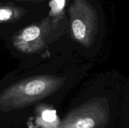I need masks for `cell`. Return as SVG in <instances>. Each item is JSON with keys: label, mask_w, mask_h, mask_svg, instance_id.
Returning a JSON list of instances; mask_svg holds the SVG:
<instances>
[{"label": "cell", "mask_w": 129, "mask_h": 128, "mask_svg": "<svg viewBox=\"0 0 129 128\" xmlns=\"http://www.w3.org/2000/svg\"><path fill=\"white\" fill-rule=\"evenodd\" d=\"M58 8L60 9H62L64 6L65 4V0H55Z\"/></svg>", "instance_id": "obj_6"}, {"label": "cell", "mask_w": 129, "mask_h": 128, "mask_svg": "<svg viewBox=\"0 0 129 128\" xmlns=\"http://www.w3.org/2000/svg\"><path fill=\"white\" fill-rule=\"evenodd\" d=\"M42 118L46 122H54L56 119V112L53 110H46L43 112Z\"/></svg>", "instance_id": "obj_4"}, {"label": "cell", "mask_w": 129, "mask_h": 128, "mask_svg": "<svg viewBox=\"0 0 129 128\" xmlns=\"http://www.w3.org/2000/svg\"><path fill=\"white\" fill-rule=\"evenodd\" d=\"M40 33V30L38 26H31L23 30L21 36L25 41H30L37 38Z\"/></svg>", "instance_id": "obj_2"}, {"label": "cell", "mask_w": 129, "mask_h": 128, "mask_svg": "<svg viewBox=\"0 0 129 128\" xmlns=\"http://www.w3.org/2000/svg\"><path fill=\"white\" fill-rule=\"evenodd\" d=\"M95 125L94 119L89 117H81L73 124V128H93Z\"/></svg>", "instance_id": "obj_3"}, {"label": "cell", "mask_w": 129, "mask_h": 128, "mask_svg": "<svg viewBox=\"0 0 129 128\" xmlns=\"http://www.w3.org/2000/svg\"><path fill=\"white\" fill-rule=\"evenodd\" d=\"M60 80L50 76H39L11 85L2 96L4 104L11 107H26L46 97L60 87Z\"/></svg>", "instance_id": "obj_1"}, {"label": "cell", "mask_w": 129, "mask_h": 128, "mask_svg": "<svg viewBox=\"0 0 129 128\" xmlns=\"http://www.w3.org/2000/svg\"><path fill=\"white\" fill-rule=\"evenodd\" d=\"M12 11L8 9H0V20H8L11 18Z\"/></svg>", "instance_id": "obj_5"}]
</instances>
